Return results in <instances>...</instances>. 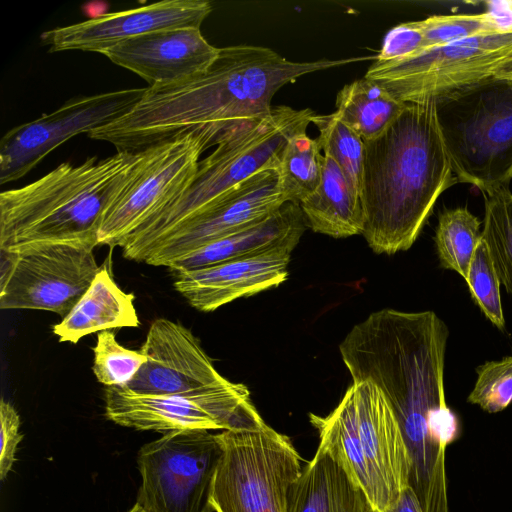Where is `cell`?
Wrapping results in <instances>:
<instances>
[{
    "label": "cell",
    "instance_id": "1",
    "mask_svg": "<svg viewBox=\"0 0 512 512\" xmlns=\"http://www.w3.org/2000/svg\"><path fill=\"white\" fill-rule=\"evenodd\" d=\"M371 59L375 56L294 62L266 47H223L205 73L147 87L127 114L87 135L111 143L117 151H139L182 132L207 128L217 145L267 118L273 96L284 85L306 74Z\"/></svg>",
    "mask_w": 512,
    "mask_h": 512
},
{
    "label": "cell",
    "instance_id": "2",
    "mask_svg": "<svg viewBox=\"0 0 512 512\" xmlns=\"http://www.w3.org/2000/svg\"><path fill=\"white\" fill-rule=\"evenodd\" d=\"M364 145L362 236L375 253L406 251L440 195L458 183L437 103H407L383 134Z\"/></svg>",
    "mask_w": 512,
    "mask_h": 512
},
{
    "label": "cell",
    "instance_id": "3",
    "mask_svg": "<svg viewBox=\"0 0 512 512\" xmlns=\"http://www.w3.org/2000/svg\"><path fill=\"white\" fill-rule=\"evenodd\" d=\"M144 155L63 162L36 181L0 194V250L63 243L95 248L103 213Z\"/></svg>",
    "mask_w": 512,
    "mask_h": 512
},
{
    "label": "cell",
    "instance_id": "4",
    "mask_svg": "<svg viewBox=\"0 0 512 512\" xmlns=\"http://www.w3.org/2000/svg\"><path fill=\"white\" fill-rule=\"evenodd\" d=\"M314 111L279 105L255 126L225 137L199 162L189 186L148 219L122 246L123 257L144 262L177 227L194 218L251 176L277 169L288 141L306 132Z\"/></svg>",
    "mask_w": 512,
    "mask_h": 512
},
{
    "label": "cell",
    "instance_id": "5",
    "mask_svg": "<svg viewBox=\"0 0 512 512\" xmlns=\"http://www.w3.org/2000/svg\"><path fill=\"white\" fill-rule=\"evenodd\" d=\"M309 419L318 431V449L364 491L373 512H383L410 486V460L399 424L372 383L352 382L331 413H310Z\"/></svg>",
    "mask_w": 512,
    "mask_h": 512
},
{
    "label": "cell",
    "instance_id": "6",
    "mask_svg": "<svg viewBox=\"0 0 512 512\" xmlns=\"http://www.w3.org/2000/svg\"><path fill=\"white\" fill-rule=\"evenodd\" d=\"M512 52V29L486 33L416 55L375 60L364 77L403 103L454 102L494 79Z\"/></svg>",
    "mask_w": 512,
    "mask_h": 512
},
{
    "label": "cell",
    "instance_id": "7",
    "mask_svg": "<svg viewBox=\"0 0 512 512\" xmlns=\"http://www.w3.org/2000/svg\"><path fill=\"white\" fill-rule=\"evenodd\" d=\"M222 455L211 503L214 512H287V496L302 471L290 438L265 422L217 434Z\"/></svg>",
    "mask_w": 512,
    "mask_h": 512
},
{
    "label": "cell",
    "instance_id": "8",
    "mask_svg": "<svg viewBox=\"0 0 512 512\" xmlns=\"http://www.w3.org/2000/svg\"><path fill=\"white\" fill-rule=\"evenodd\" d=\"M213 145L214 135L207 128H195L145 148L133 174L103 213L98 245L122 247L189 186L201 154Z\"/></svg>",
    "mask_w": 512,
    "mask_h": 512
},
{
    "label": "cell",
    "instance_id": "9",
    "mask_svg": "<svg viewBox=\"0 0 512 512\" xmlns=\"http://www.w3.org/2000/svg\"><path fill=\"white\" fill-rule=\"evenodd\" d=\"M222 455L217 434L173 431L137 454L142 483L137 501L146 512H214L211 497Z\"/></svg>",
    "mask_w": 512,
    "mask_h": 512
},
{
    "label": "cell",
    "instance_id": "10",
    "mask_svg": "<svg viewBox=\"0 0 512 512\" xmlns=\"http://www.w3.org/2000/svg\"><path fill=\"white\" fill-rule=\"evenodd\" d=\"M105 415L114 423L139 431L231 430L264 421L242 383L171 395L138 394L126 387L104 389Z\"/></svg>",
    "mask_w": 512,
    "mask_h": 512
},
{
    "label": "cell",
    "instance_id": "11",
    "mask_svg": "<svg viewBox=\"0 0 512 512\" xmlns=\"http://www.w3.org/2000/svg\"><path fill=\"white\" fill-rule=\"evenodd\" d=\"M93 250L63 243L0 250V308L45 310L64 318L100 269Z\"/></svg>",
    "mask_w": 512,
    "mask_h": 512
},
{
    "label": "cell",
    "instance_id": "12",
    "mask_svg": "<svg viewBox=\"0 0 512 512\" xmlns=\"http://www.w3.org/2000/svg\"><path fill=\"white\" fill-rule=\"evenodd\" d=\"M483 86L473 91L472 105L441 120L458 182L479 190L509 183L512 168V81Z\"/></svg>",
    "mask_w": 512,
    "mask_h": 512
},
{
    "label": "cell",
    "instance_id": "13",
    "mask_svg": "<svg viewBox=\"0 0 512 512\" xmlns=\"http://www.w3.org/2000/svg\"><path fill=\"white\" fill-rule=\"evenodd\" d=\"M146 88L79 97L57 110L9 130L0 141V183L18 180L68 139L105 126L127 114Z\"/></svg>",
    "mask_w": 512,
    "mask_h": 512
},
{
    "label": "cell",
    "instance_id": "14",
    "mask_svg": "<svg viewBox=\"0 0 512 512\" xmlns=\"http://www.w3.org/2000/svg\"><path fill=\"white\" fill-rule=\"evenodd\" d=\"M286 202L277 169L259 172L163 238L144 262L169 267L196 249L267 218Z\"/></svg>",
    "mask_w": 512,
    "mask_h": 512
},
{
    "label": "cell",
    "instance_id": "15",
    "mask_svg": "<svg viewBox=\"0 0 512 512\" xmlns=\"http://www.w3.org/2000/svg\"><path fill=\"white\" fill-rule=\"evenodd\" d=\"M140 350L147 362L126 386L135 393L185 394L230 381L218 372L192 331L172 320L155 319Z\"/></svg>",
    "mask_w": 512,
    "mask_h": 512
},
{
    "label": "cell",
    "instance_id": "16",
    "mask_svg": "<svg viewBox=\"0 0 512 512\" xmlns=\"http://www.w3.org/2000/svg\"><path fill=\"white\" fill-rule=\"evenodd\" d=\"M212 9L206 0H164L53 28L43 32L40 39L49 52L79 50L103 54L123 41L150 32L200 28Z\"/></svg>",
    "mask_w": 512,
    "mask_h": 512
},
{
    "label": "cell",
    "instance_id": "17",
    "mask_svg": "<svg viewBox=\"0 0 512 512\" xmlns=\"http://www.w3.org/2000/svg\"><path fill=\"white\" fill-rule=\"evenodd\" d=\"M220 48L211 45L198 27L143 34L103 53L114 64L143 78L149 86L169 84L205 73Z\"/></svg>",
    "mask_w": 512,
    "mask_h": 512
},
{
    "label": "cell",
    "instance_id": "18",
    "mask_svg": "<svg viewBox=\"0 0 512 512\" xmlns=\"http://www.w3.org/2000/svg\"><path fill=\"white\" fill-rule=\"evenodd\" d=\"M291 253L277 249L207 267L169 271L174 288L192 307L211 312L236 299L279 286L288 277Z\"/></svg>",
    "mask_w": 512,
    "mask_h": 512
},
{
    "label": "cell",
    "instance_id": "19",
    "mask_svg": "<svg viewBox=\"0 0 512 512\" xmlns=\"http://www.w3.org/2000/svg\"><path fill=\"white\" fill-rule=\"evenodd\" d=\"M305 225L300 204L289 201L262 221L214 240L174 261L168 268L197 269L277 249L293 251Z\"/></svg>",
    "mask_w": 512,
    "mask_h": 512
},
{
    "label": "cell",
    "instance_id": "20",
    "mask_svg": "<svg viewBox=\"0 0 512 512\" xmlns=\"http://www.w3.org/2000/svg\"><path fill=\"white\" fill-rule=\"evenodd\" d=\"M140 325L134 295L124 292L106 265L100 269L90 287L62 320L52 326L59 342L76 344L83 337L114 328Z\"/></svg>",
    "mask_w": 512,
    "mask_h": 512
},
{
    "label": "cell",
    "instance_id": "21",
    "mask_svg": "<svg viewBox=\"0 0 512 512\" xmlns=\"http://www.w3.org/2000/svg\"><path fill=\"white\" fill-rule=\"evenodd\" d=\"M287 512H373L364 491L326 452L317 449L287 496Z\"/></svg>",
    "mask_w": 512,
    "mask_h": 512
},
{
    "label": "cell",
    "instance_id": "22",
    "mask_svg": "<svg viewBox=\"0 0 512 512\" xmlns=\"http://www.w3.org/2000/svg\"><path fill=\"white\" fill-rule=\"evenodd\" d=\"M299 204L314 232L333 238L362 235L365 218L360 194L339 165L326 155L318 188Z\"/></svg>",
    "mask_w": 512,
    "mask_h": 512
},
{
    "label": "cell",
    "instance_id": "23",
    "mask_svg": "<svg viewBox=\"0 0 512 512\" xmlns=\"http://www.w3.org/2000/svg\"><path fill=\"white\" fill-rule=\"evenodd\" d=\"M406 106L381 84L364 77L337 93L335 112L364 141H370L383 134Z\"/></svg>",
    "mask_w": 512,
    "mask_h": 512
},
{
    "label": "cell",
    "instance_id": "24",
    "mask_svg": "<svg viewBox=\"0 0 512 512\" xmlns=\"http://www.w3.org/2000/svg\"><path fill=\"white\" fill-rule=\"evenodd\" d=\"M481 240V222L467 208L446 209L439 215L434 242L442 268L452 270L466 280Z\"/></svg>",
    "mask_w": 512,
    "mask_h": 512
},
{
    "label": "cell",
    "instance_id": "25",
    "mask_svg": "<svg viewBox=\"0 0 512 512\" xmlns=\"http://www.w3.org/2000/svg\"><path fill=\"white\" fill-rule=\"evenodd\" d=\"M322 162L317 140L306 132L288 141L278 167L280 185L288 201L300 203L318 188Z\"/></svg>",
    "mask_w": 512,
    "mask_h": 512
},
{
    "label": "cell",
    "instance_id": "26",
    "mask_svg": "<svg viewBox=\"0 0 512 512\" xmlns=\"http://www.w3.org/2000/svg\"><path fill=\"white\" fill-rule=\"evenodd\" d=\"M312 123L319 130L316 140L321 151L339 165L361 197L364 140L336 112L315 114Z\"/></svg>",
    "mask_w": 512,
    "mask_h": 512
},
{
    "label": "cell",
    "instance_id": "27",
    "mask_svg": "<svg viewBox=\"0 0 512 512\" xmlns=\"http://www.w3.org/2000/svg\"><path fill=\"white\" fill-rule=\"evenodd\" d=\"M92 351L93 374L106 387H126L147 362L141 350H131L120 345L110 330L97 334V342Z\"/></svg>",
    "mask_w": 512,
    "mask_h": 512
},
{
    "label": "cell",
    "instance_id": "28",
    "mask_svg": "<svg viewBox=\"0 0 512 512\" xmlns=\"http://www.w3.org/2000/svg\"><path fill=\"white\" fill-rule=\"evenodd\" d=\"M417 23L423 36L420 52L482 34L504 31L485 11L480 14L433 15Z\"/></svg>",
    "mask_w": 512,
    "mask_h": 512
},
{
    "label": "cell",
    "instance_id": "29",
    "mask_svg": "<svg viewBox=\"0 0 512 512\" xmlns=\"http://www.w3.org/2000/svg\"><path fill=\"white\" fill-rule=\"evenodd\" d=\"M471 297L484 316L498 329L505 330L501 303V281L490 252L482 239L476 248L465 280Z\"/></svg>",
    "mask_w": 512,
    "mask_h": 512
},
{
    "label": "cell",
    "instance_id": "30",
    "mask_svg": "<svg viewBox=\"0 0 512 512\" xmlns=\"http://www.w3.org/2000/svg\"><path fill=\"white\" fill-rule=\"evenodd\" d=\"M467 401L488 413H497L512 403V355L480 365Z\"/></svg>",
    "mask_w": 512,
    "mask_h": 512
},
{
    "label": "cell",
    "instance_id": "31",
    "mask_svg": "<svg viewBox=\"0 0 512 512\" xmlns=\"http://www.w3.org/2000/svg\"><path fill=\"white\" fill-rule=\"evenodd\" d=\"M422 45L423 36L417 21L401 23L385 35L375 60L389 61L410 57L418 54Z\"/></svg>",
    "mask_w": 512,
    "mask_h": 512
},
{
    "label": "cell",
    "instance_id": "32",
    "mask_svg": "<svg viewBox=\"0 0 512 512\" xmlns=\"http://www.w3.org/2000/svg\"><path fill=\"white\" fill-rule=\"evenodd\" d=\"M0 479L5 480L16 460L17 447L23 438L20 417L15 407L3 398L0 402Z\"/></svg>",
    "mask_w": 512,
    "mask_h": 512
},
{
    "label": "cell",
    "instance_id": "33",
    "mask_svg": "<svg viewBox=\"0 0 512 512\" xmlns=\"http://www.w3.org/2000/svg\"><path fill=\"white\" fill-rule=\"evenodd\" d=\"M498 259L512 287V206L506 212L497 236Z\"/></svg>",
    "mask_w": 512,
    "mask_h": 512
},
{
    "label": "cell",
    "instance_id": "34",
    "mask_svg": "<svg viewBox=\"0 0 512 512\" xmlns=\"http://www.w3.org/2000/svg\"><path fill=\"white\" fill-rule=\"evenodd\" d=\"M383 512H423V510L416 493L411 486H407Z\"/></svg>",
    "mask_w": 512,
    "mask_h": 512
},
{
    "label": "cell",
    "instance_id": "35",
    "mask_svg": "<svg viewBox=\"0 0 512 512\" xmlns=\"http://www.w3.org/2000/svg\"><path fill=\"white\" fill-rule=\"evenodd\" d=\"M487 12L502 30L512 29V1H487Z\"/></svg>",
    "mask_w": 512,
    "mask_h": 512
},
{
    "label": "cell",
    "instance_id": "36",
    "mask_svg": "<svg viewBox=\"0 0 512 512\" xmlns=\"http://www.w3.org/2000/svg\"><path fill=\"white\" fill-rule=\"evenodd\" d=\"M494 79L499 81H512V59L500 64L495 71Z\"/></svg>",
    "mask_w": 512,
    "mask_h": 512
},
{
    "label": "cell",
    "instance_id": "37",
    "mask_svg": "<svg viewBox=\"0 0 512 512\" xmlns=\"http://www.w3.org/2000/svg\"><path fill=\"white\" fill-rule=\"evenodd\" d=\"M128 512H146L139 504L135 505Z\"/></svg>",
    "mask_w": 512,
    "mask_h": 512
},
{
    "label": "cell",
    "instance_id": "38",
    "mask_svg": "<svg viewBox=\"0 0 512 512\" xmlns=\"http://www.w3.org/2000/svg\"><path fill=\"white\" fill-rule=\"evenodd\" d=\"M511 179H512V168H511V170H510V172L508 174V181L510 182Z\"/></svg>",
    "mask_w": 512,
    "mask_h": 512
},
{
    "label": "cell",
    "instance_id": "39",
    "mask_svg": "<svg viewBox=\"0 0 512 512\" xmlns=\"http://www.w3.org/2000/svg\"><path fill=\"white\" fill-rule=\"evenodd\" d=\"M511 59H512V52L510 53V55L508 56V58L505 61L511 60Z\"/></svg>",
    "mask_w": 512,
    "mask_h": 512
}]
</instances>
